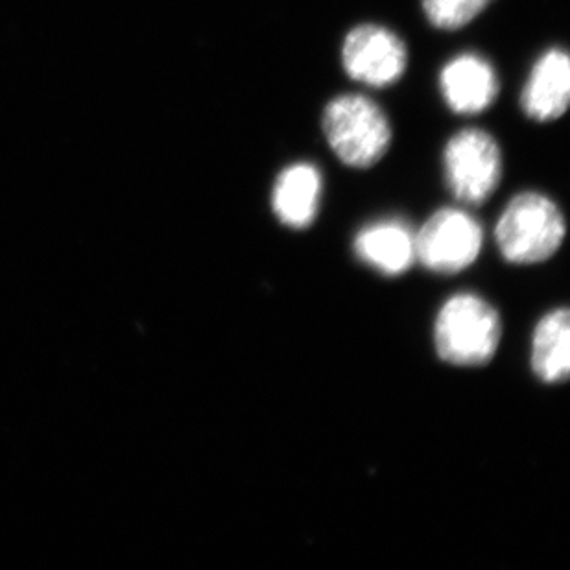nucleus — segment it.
<instances>
[{
  "label": "nucleus",
  "instance_id": "nucleus-12",
  "mask_svg": "<svg viewBox=\"0 0 570 570\" xmlns=\"http://www.w3.org/2000/svg\"><path fill=\"white\" fill-rule=\"evenodd\" d=\"M495 0H423L426 21L440 30H460L473 22Z\"/></svg>",
  "mask_w": 570,
  "mask_h": 570
},
{
  "label": "nucleus",
  "instance_id": "nucleus-3",
  "mask_svg": "<svg viewBox=\"0 0 570 570\" xmlns=\"http://www.w3.org/2000/svg\"><path fill=\"white\" fill-rule=\"evenodd\" d=\"M560 207L541 193H521L508 202L495 227L502 257L511 264L549 261L566 240Z\"/></svg>",
  "mask_w": 570,
  "mask_h": 570
},
{
  "label": "nucleus",
  "instance_id": "nucleus-2",
  "mask_svg": "<svg viewBox=\"0 0 570 570\" xmlns=\"http://www.w3.org/2000/svg\"><path fill=\"white\" fill-rule=\"evenodd\" d=\"M322 128L331 150L351 168H370L386 156L392 125L364 95H340L323 109Z\"/></svg>",
  "mask_w": 570,
  "mask_h": 570
},
{
  "label": "nucleus",
  "instance_id": "nucleus-4",
  "mask_svg": "<svg viewBox=\"0 0 570 570\" xmlns=\"http://www.w3.org/2000/svg\"><path fill=\"white\" fill-rule=\"evenodd\" d=\"M443 174L452 196L468 205L484 204L501 184L502 154L493 137L479 128L452 135L443 150Z\"/></svg>",
  "mask_w": 570,
  "mask_h": 570
},
{
  "label": "nucleus",
  "instance_id": "nucleus-1",
  "mask_svg": "<svg viewBox=\"0 0 570 570\" xmlns=\"http://www.w3.org/2000/svg\"><path fill=\"white\" fill-rule=\"evenodd\" d=\"M501 334L499 313L476 294L446 299L434 323L438 355L452 366H484L495 356Z\"/></svg>",
  "mask_w": 570,
  "mask_h": 570
},
{
  "label": "nucleus",
  "instance_id": "nucleus-10",
  "mask_svg": "<svg viewBox=\"0 0 570 570\" xmlns=\"http://www.w3.org/2000/svg\"><path fill=\"white\" fill-rule=\"evenodd\" d=\"M353 248L362 263L387 277L403 275L415 263V235L395 218L364 227L356 235Z\"/></svg>",
  "mask_w": 570,
  "mask_h": 570
},
{
  "label": "nucleus",
  "instance_id": "nucleus-11",
  "mask_svg": "<svg viewBox=\"0 0 570 570\" xmlns=\"http://www.w3.org/2000/svg\"><path fill=\"white\" fill-rule=\"evenodd\" d=\"M532 370L544 384H560L570 373V314L556 308L535 325L532 338Z\"/></svg>",
  "mask_w": 570,
  "mask_h": 570
},
{
  "label": "nucleus",
  "instance_id": "nucleus-7",
  "mask_svg": "<svg viewBox=\"0 0 570 570\" xmlns=\"http://www.w3.org/2000/svg\"><path fill=\"white\" fill-rule=\"evenodd\" d=\"M440 91L454 114H482L499 97V76L482 56L465 52L443 67Z\"/></svg>",
  "mask_w": 570,
  "mask_h": 570
},
{
  "label": "nucleus",
  "instance_id": "nucleus-5",
  "mask_svg": "<svg viewBox=\"0 0 570 570\" xmlns=\"http://www.w3.org/2000/svg\"><path fill=\"white\" fill-rule=\"evenodd\" d=\"M484 232L462 209L438 210L415 235V261L434 274H460L479 258Z\"/></svg>",
  "mask_w": 570,
  "mask_h": 570
},
{
  "label": "nucleus",
  "instance_id": "nucleus-9",
  "mask_svg": "<svg viewBox=\"0 0 570 570\" xmlns=\"http://www.w3.org/2000/svg\"><path fill=\"white\" fill-rule=\"evenodd\" d=\"M322 187V173L311 163L286 167L272 190V209L277 220L292 229H307L316 220Z\"/></svg>",
  "mask_w": 570,
  "mask_h": 570
},
{
  "label": "nucleus",
  "instance_id": "nucleus-6",
  "mask_svg": "<svg viewBox=\"0 0 570 570\" xmlns=\"http://www.w3.org/2000/svg\"><path fill=\"white\" fill-rule=\"evenodd\" d=\"M345 75L370 87L393 86L409 67V49L403 39L381 24H358L342 45Z\"/></svg>",
  "mask_w": 570,
  "mask_h": 570
},
{
  "label": "nucleus",
  "instance_id": "nucleus-8",
  "mask_svg": "<svg viewBox=\"0 0 570 570\" xmlns=\"http://www.w3.org/2000/svg\"><path fill=\"white\" fill-rule=\"evenodd\" d=\"M570 102V60L566 50L539 56L521 92L522 111L535 122H552L567 114Z\"/></svg>",
  "mask_w": 570,
  "mask_h": 570
}]
</instances>
